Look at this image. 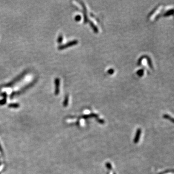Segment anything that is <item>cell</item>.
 <instances>
[{
  "label": "cell",
  "instance_id": "cell-1",
  "mask_svg": "<svg viewBox=\"0 0 174 174\" xmlns=\"http://www.w3.org/2000/svg\"><path fill=\"white\" fill-rule=\"evenodd\" d=\"M78 43V41L75 40H73V41H72L71 42H68V43L66 44H65V45H60V46L58 48V49H60V50H61V49H65L66 48H67L68 47H71V46H73V45H77V44Z\"/></svg>",
  "mask_w": 174,
  "mask_h": 174
},
{
  "label": "cell",
  "instance_id": "cell-2",
  "mask_svg": "<svg viewBox=\"0 0 174 174\" xmlns=\"http://www.w3.org/2000/svg\"><path fill=\"white\" fill-rule=\"evenodd\" d=\"M55 95H58L60 92V80L59 78H57L55 80Z\"/></svg>",
  "mask_w": 174,
  "mask_h": 174
},
{
  "label": "cell",
  "instance_id": "cell-3",
  "mask_svg": "<svg viewBox=\"0 0 174 174\" xmlns=\"http://www.w3.org/2000/svg\"><path fill=\"white\" fill-rule=\"evenodd\" d=\"M90 24L91 27H92V28L93 29V30H94V32L96 33H97L98 32V29L97 28V27L92 22H90Z\"/></svg>",
  "mask_w": 174,
  "mask_h": 174
},
{
  "label": "cell",
  "instance_id": "cell-4",
  "mask_svg": "<svg viewBox=\"0 0 174 174\" xmlns=\"http://www.w3.org/2000/svg\"><path fill=\"white\" fill-rule=\"evenodd\" d=\"M173 9H172L171 10H169L168 12H167L166 14H164V16H169L171 15H173Z\"/></svg>",
  "mask_w": 174,
  "mask_h": 174
},
{
  "label": "cell",
  "instance_id": "cell-5",
  "mask_svg": "<svg viewBox=\"0 0 174 174\" xmlns=\"http://www.w3.org/2000/svg\"><path fill=\"white\" fill-rule=\"evenodd\" d=\"M137 74L139 76L142 77L144 75V70L143 69L139 70L138 72H137Z\"/></svg>",
  "mask_w": 174,
  "mask_h": 174
},
{
  "label": "cell",
  "instance_id": "cell-6",
  "mask_svg": "<svg viewBox=\"0 0 174 174\" xmlns=\"http://www.w3.org/2000/svg\"><path fill=\"white\" fill-rule=\"evenodd\" d=\"M62 40H63V36H62V35H60L59 36V37H58V40H57V41H58V42L59 43H61L62 42Z\"/></svg>",
  "mask_w": 174,
  "mask_h": 174
},
{
  "label": "cell",
  "instance_id": "cell-7",
  "mask_svg": "<svg viewBox=\"0 0 174 174\" xmlns=\"http://www.w3.org/2000/svg\"><path fill=\"white\" fill-rule=\"evenodd\" d=\"M68 96L67 95L65 97V102H64V105L65 106H66L68 104Z\"/></svg>",
  "mask_w": 174,
  "mask_h": 174
},
{
  "label": "cell",
  "instance_id": "cell-8",
  "mask_svg": "<svg viewBox=\"0 0 174 174\" xmlns=\"http://www.w3.org/2000/svg\"><path fill=\"white\" fill-rule=\"evenodd\" d=\"M19 106H20L19 105L17 104H10L9 105V106L12 107H17Z\"/></svg>",
  "mask_w": 174,
  "mask_h": 174
},
{
  "label": "cell",
  "instance_id": "cell-9",
  "mask_svg": "<svg viewBox=\"0 0 174 174\" xmlns=\"http://www.w3.org/2000/svg\"><path fill=\"white\" fill-rule=\"evenodd\" d=\"M81 19V16L80 15H77L75 17V20L76 21H79Z\"/></svg>",
  "mask_w": 174,
  "mask_h": 174
},
{
  "label": "cell",
  "instance_id": "cell-10",
  "mask_svg": "<svg viewBox=\"0 0 174 174\" xmlns=\"http://www.w3.org/2000/svg\"><path fill=\"white\" fill-rule=\"evenodd\" d=\"M114 70L113 69H110L108 71V73H109V74H110V75L113 74L114 73Z\"/></svg>",
  "mask_w": 174,
  "mask_h": 174
}]
</instances>
